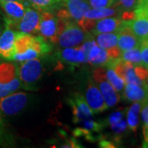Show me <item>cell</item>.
I'll list each match as a JSON object with an SVG mask.
<instances>
[{"label": "cell", "mask_w": 148, "mask_h": 148, "mask_svg": "<svg viewBox=\"0 0 148 148\" xmlns=\"http://www.w3.org/2000/svg\"><path fill=\"white\" fill-rule=\"evenodd\" d=\"M17 67L21 87L25 90H35V86L42 75V62L39 58H32L20 62Z\"/></svg>", "instance_id": "6da1fadb"}, {"label": "cell", "mask_w": 148, "mask_h": 148, "mask_svg": "<svg viewBox=\"0 0 148 148\" xmlns=\"http://www.w3.org/2000/svg\"><path fill=\"white\" fill-rule=\"evenodd\" d=\"M92 36L89 32L84 31L76 21L69 20L56 44L61 48L77 47Z\"/></svg>", "instance_id": "7a4b0ae2"}, {"label": "cell", "mask_w": 148, "mask_h": 148, "mask_svg": "<svg viewBox=\"0 0 148 148\" xmlns=\"http://www.w3.org/2000/svg\"><path fill=\"white\" fill-rule=\"evenodd\" d=\"M21 87L16 64L4 62L0 64V99Z\"/></svg>", "instance_id": "3957f363"}, {"label": "cell", "mask_w": 148, "mask_h": 148, "mask_svg": "<svg viewBox=\"0 0 148 148\" xmlns=\"http://www.w3.org/2000/svg\"><path fill=\"white\" fill-rule=\"evenodd\" d=\"M93 77L98 84V87L109 108L116 106L120 101V96L111 84L106 79V69L104 67H97L94 71Z\"/></svg>", "instance_id": "277c9868"}, {"label": "cell", "mask_w": 148, "mask_h": 148, "mask_svg": "<svg viewBox=\"0 0 148 148\" xmlns=\"http://www.w3.org/2000/svg\"><path fill=\"white\" fill-rule=\"evenodd\" d=\"M27 102L28 95L27 93L15 91L0 99V110L5 115L12 116L22 110Z\"/></svg>", "instance_id": "5b68a950"}, {"label": "cell", "mask_w": 148, "mask_h": 148, "mask_svg": "<svg viewBox=\"0 0 148 148\" xmlns=\"http://www.w3.org/2000/svg\"><path fill=\"white\" fill-rule=\"evenodd\" d=\"M39 34L45 40L56 44L58 40V17L51 12H40Z\"/></svg>", "instance_id": "8992f818"}, {"label": "cell", "mask_w": 148, "mask_h": 148, "mask_svg": "<svg viewBox=\"0 0 148 148\" xmlns=\"http://www.w3.org/2000/svg\"><path fill=\"white\" fill-rule=\"evenodd\" d=\"M119 11L116 8H90L85 13L83 18L77 22L86 32H90L95 26L96 22L102 18L115 16Z\"/></svg>", "instance_id": "52a82bcc"}, {"label": "cell", "mask_w": 148, "mask_h": 148, "mask_svg": "<svg viewBox=\"0 0 148 148\" xmlns=\"http://www.w3.org/2000/svg\"><path fill=\"white\" fill-rule=\"evenodd\" d=\"M16 31L9 21H5V29L0 35V58L12 60L15 54V40Z\"/></svg>", "instance_id": "ba28073f"}, {"label": "cell", "mask_w": 148, "mask_h": 148, "mask_svg": "<svg viewBox=\"0 0 148 148\" xmlns=\"http://www.w3.org/2000/svg\"><path fill=\"white\" fill-rule=\"evenodd\" d=\"M69 103L73 112V121L74 123H82V122L92 119L93 113L88 106L85 97L77 92H75L73 97L69 98Z\"/></svg>", "instance_id": "9c48e42d"}, {"label": "cell", "mask_w": 148, "mask_h": 148, "mask_svg": "<svg viewBox=\"0 0 148 148\" xmlns=\"http://www.w3.org/2000/svg\"><path fill=\"white\" fill-rule=\"evenodd\" d=\"M127 22L141 44L148 40L147 11L143 8H137L134 10L133 18L130 21H127Z\"/></svg>", "instance_id": "30bf717a"}, {"label": "cell", "mask_w": 148, "mask_h": 148, "mask_svg": "<svg viewBox=\"0 0 148 148\" xmlns=\"http://www.w3.org/2000/svg\"><path fill=\"white\" fill-rule=\"evenodd\" d=\"M85 99L93 114L102 113L109 109L99 87L91 80H89L88 82Z\"/></svg>", "instance_id": "8fae6325"}, {"label": "cell", "mask_w": 148, "mask_h": 148, "mask_svg": "<svg viewBox=\"0 0 148 148\" xmlns=\"http://www.w3.org/2000/svg\"><path fill=\"white\" fill-rule=\"evenodd\" d=\"M40 17V14L39 11L35 10L31 7H27L22 18L16 24L15 28L17 32L22 33L31 35L39 34Z\"/></svg>", "instance_id": "7c38bea8"}, {"label": "cell", "mask_w": 148, "mask_h": 148, "mask_svg": "<svg viewBox=\"0 0 148 148\" xmlns=\"http://www.w3.org/2000/svg\"><path fill=\"white\" fill-rule=\"evenodd\" d=\"M0 8L6 15L4 21H9L15 27L22 18L27 7L24 3L17 1L0 0Z\"/></svg>", "instance_id": "4fadbf2b"}, {"label": "cell", "mask_w": 148, "mask_h": 148, "mask_svg": "<svg viewBox=\"0 0 148 148\" xmlns=\"http://www.w3.org/2000/svg\"><path fill=\"white\" fill-rule=\"evenodd\" d=\"M141 42L135 36L131 27L125 21L123 27L118 32V46L121 51L140 47Z\"/></svg>", "instance_id": "5bb4252c"}, {"label": "cell", "mask_w": 148, "mask_h": 148, "mask_svg": "<svg viewBox=\"0 0 148 148\" xmlns=\"http://www.w3.org/2000/svg\"><path fill=\"white\" fill-rule=\"evenodd\" d=\"M125 21L119 16H108L102 18L96 22L94 28L90 31L93 36H96L101 33H110L118 32L119 30L123 27Z\"/></svg>", "instance_id": "9a60e30c"}, {"label": "cell", "mask_w": 148, "mask_h": 148, "mask_svg": "<svg viewBox=\"0 0 148 148\" xmlns=\"http://www.w3.org/2000/svg\"><path fill=\"white\" fill-rule=\"evenodd\" d=\"M63 5L65 7L70 19L78 22L85 13L90 8L87 0H63Z\"/></svg>", "instance_id": "2e32d148"}, {"label": "cell", "mask_w": 148, "mask_h": 148, "mask_svg": "<svg viewBox=\"0 0 148 148\" xmlns=\"http://www.w3.org/2000/svg\"><path fill=\"white\" fill-rule=\"evenodd\" d=\"M57 57L59 60L73 65L84 64L87 62L86 55L81 46L64 48V49L57 53Z\"/></svg>", "instance_id": "e0dca14e"}, {"label": "cell", "mask_w": 148, "mask_h": 148, "mask_svg": "<svg viewBox=\"0 0 148 148\" xmlns=\"http://www.w3.org/2000/svg\"><path fill=\"white\" fill-rule=\"evenodd\" d=\"M123 93L124 99L131 102L143 103L148 99V87L146 84L140 86L127 83L124 86Z\"/></svg>", "instance_id": "ac0fdd59"}, {"label": "cell", "mask_w": 148, "mask_h": 148, "mask_svg": "<svg viewBox=\"0 0 148 148\" xmlns=\"http://www.w3.org/2000/svg\"><path fill=\"white\" fill-rule=\"evenodd\" d=\"M87 62L95 67H106L110 62V58L106 49L100 47L95 42L86 53Z\"/></svg>", "instance_id": "d6986e66"}, {"label": "cell", "mask_w": 148, "mask_h": 148, "mask_svg": "<svg viewBox=\"0 0 148 148\" xmlns=\"http://www.w3.org/2000/svg\"><path fill=\"white\" fill-rule=\"evenodd\" d=\"M141 107L142 103L133 102L132 106L127 110L126 122L127 127L132 132H136L139 125V114L141 112Z\"/></svg>", "instance_id": "ffe728a7"}, {"label": "cell", "mask_w": 148, "mask_h": 148, "mask_svg": "<svg viewBox=\"0 0 148 148\" xmlns=\"http://www.w3.org/2000/svg\"><path fill=\"white\" fill-rule=\"evenodd\" d=\"M108 123L112 131L117 134L125 132L127 127V122L124 119V113L123 111H116L113 113L109 118Z\"/></svg>", "instance_id": "44dd1931"}, {"label": "cell", "mask_w": 148, "mask_h": 148, "mask_svg": "<svg viewBox=\"0 0 148 148\" xmlns=\"http://www.w3.org/2000/svg\"><path fill=\"white\" fill-rule=\"evenodd\" d=\"M34 36L31 34L16 32L15 40V53H21L25 52L27 49L32 46L34 41Z\"/></svg>", "instance_id": "7402d4cb"}, {"label": "cell", "mask_w": 148, "mask_h": 148, "mask_svg": "<svg viewBox=\"0 0 148 148\" xmlns=\"http://www.w3.org/2000/svg\"><path fill=\"white\" fill-rule=\"evenodd\" d=\"M95 36V42L100 47L108 49L118 45V32L101 33Z\"/></svg>", "instance_id": "603a6c76"}, {"label": "cell", "mask_w": 148, "mask_h": 148, "mask_svg": "<svg viewBox=\"0 0 148 148\" xmlns=\"http://www.w3.org/2000/svg\"><path fill=\"white\" fill-rule=\"evenodd\" d=\"M28 3L34 7L36 10L52 12L54 8L63 5V0H27Z\"/></svg>", "instance_id": "cb8c5ba5"}, {"label": "cell", "mask_w": 148, "mask_h": 148, "mask_svg": "<svg viewBox=\"0 0 148 148\" xmlns=\"http://www.w3.org/2000/svg\"><path fill=\"white\" fill-rule=\"evenodd\" d=\"M106 79L108 80V82L111 84V86L118 91V92H123L125 82L124 80L121 78L118 74L115 73V71L114 69L110 66V65H106Z\"/></svg>", "instance_id": "d4e9b609"}, {"label": "cell", "mask_w": 148, "mask_h": 148, "mask_svg": "<svg viewBox=\"0 0 148 148\" xmlns=\"http://www.w3.org/2000/svg\"><path fill=\"white\" fill-rule=\"evenodd\" d=\"M119 58L123 61H126V62H128L130 64H133L134 66L142 64L140 47L133 48V49H131L122 51Z\"/></svg>", "instance_id": "484cf974"}, {"label": "cell", "mask_w": 148, "mask_h": 148, "mask_svg": "<svg viewBox=\"0 0 148 148\" xmlns=\"http://www.w3.org/2000/svg\"><path fill=\"white\" fill-rule=\"evenodd\" d=\"M123 80L125 82V84L132 83V84L140 85V86L145 85V82L136 75L135 70H134V65L128 62H126V66H125L124 73H123Z\"/></svg>", "instance_id": "4316f807"}, {"label": "cell", "mask_w": 148, "mask_h": 148, "mask_svg": "<svg viewBox=\"0 0 148 148\" xmlns=\"http://www.w3.org/2000/svg\"><path fill=\"white\" fill-rule=\"evenodd\" d=\"M138 0H114V6L119 11L130 12L138 8Z\"/></svg>", "instance_id": "83f0119b"}, {"label": "cell", "mask_w": 148, "mask_h": 148, "mask_svg": "<svg viewBox=\"0 0 148 148\" xmlns=\"http://www.w3.org/2000/svg\"><path fill=\"white\" fill-rule=\"evenodd\" d=\"M90 8H109L114 6V0H87Z\"/></svg>", "instance_id": "f1b7e54d"}, {"label": "cell", "mask_w": 148, "mask_h": 148, "mask_svg": "<svg viewBox=\"0 0 148 148\" xmlns=\"http://www.w3.org/2000/svg\"><path fill=\"white\" fill-rule=\"evenodd\" d=\"M142 65L148 69V40L143 42L140 45Z\"/></svg>", "instance_id": "f546056e"}, {"label": "cell", "mask_w": 148, "mask_h": 148, "mask_svg": "<svg viewBox=\"0 0 148 148\" xmlns=\"http://www.w3.org/2000/svg\"><path fill=\"white\" fill-rule=\"evenodd\" d=\"M134 70H135L136 75L140 79L145 82V81L148 77V69H147L146 67H144L143 65L141 64V65L134 66Z\"/></svg>", "instance_id": "4dcf8cb0"}, {"label": "cell", "mask_w": 148, "mask_h": 148, "mask_svg": "<svg viewBox=\"0 0 148 148\" xmlns=\"http://www.w3.org/2000/svg\"><path fill=\"white\" fill-rule=\"evenodd\" d=\"M141 117L143 125H148V99L142 103L141 107Z\"/></svg>", "instance_id": "1f68e13d"}, {"label": "cell", "mask_w": 148, "mask_h": 148, "mask_svg": "<svg viewBox=\"0 0 148 148\" xmlns=\"http://www.w3.org/2000/svg\"><path fill=\"white\" fill-rule=\"evenodd\" d=\"M143 147H148V125H143Z\"/></svg>", "instance_id": "d6a6232c"}, {"label": "cell", "mask_w": 148, "mask_h": 148, "mask_svg": "<svg viewBox=\"0 0 148 148\" xmlns=\"http://www.w3.org/2000/svg\"><path fill=\"white\" fill-rule=\"evenodd\" d=\"M138 8H143L148 12V0H138Z\"/></svg>", "instance_id": "836d02e7"}, {"label": "cell", "mask_w": 148, "mask_h": 148, "mask_svg": "<svg viewBox=\"0 0 148 148\" xmlns=\"http://www.w3.org/2000/svg\"><path fill=\"white\" fill-rule=\"evenodd\" d=\"M5 1H17V2H20V3H22L26 5L27 3V0H5Z\"/></svg>", "instance_id": "e575fe53"}, {"label": "cell", "mask_w": 148, "mask_h": 148, "mask_svg": "<svg viewBox=\"0 0 148 148\" xmlns=\"http://www.w3.org/2000/svg\"><path fill=\"white\" fill-rule=\"evenodd\" d=\"M3 124H2V123H0V138H1V136H2V134H3Z\"/></svg>", "instance_id": "d590c367"}, {"label": "cell", "mask_w": 148, "mask_h": 148, "mask_svg": "<svg viewBox=\"0 0 148 148\" xmlns=\"http://www.w3.org/2000/svg\"><path fill=\"white\" fill-rule=\"evenodd\" d=\"M0 123L3 124V119H2V112L0 110Z\"/></svg>", "instance_id": "8d00e7d4"}, {"label": "cell", "mask_w": 148, "mask_h": 148, "mask_svg": "<svg viewBox=\"0 0 148 148\" xmlns=\"http://www.w3.org/2000/svg\"><path fill=\"white\" fill-rule=\"evenodd\" d=\"M3 32V25L0 23V35H1V33Z\"/></svg>", "instance_id": "74e56055"}, {"label": "cell", "mask_w": 148, "mask_h": 148, "mask_svg": "<svg viewBox=\"0 0 148 148\" xmlns=\"http://www.w3.org/2000/svg\"><path fill=\"white\" fill-rule=\"evenodd\" d=\"M145 84L147 85V86L148 87V77H147V78L146 79V81H145Z\"/></svg>", "instance_id": "f35d334b"}, {"label": "cell", "mask_w": 148, "mask_h": 148, "mask_svg": "<svg viewBox=\"0 0 148 148\" xmlns=\"http://www.w3.org/2000/svg\"><path fill=\"white\" fill-rule=\"evenodd\" d=\"M3 16V13H2V11H1V8H0V18Z\"/></svg>", "instance_id": "ab89813d"}]
</instances>
